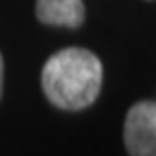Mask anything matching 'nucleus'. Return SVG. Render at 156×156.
Listing matches in <instances>:
<instances>
[{
	"mask_svg": "<svg viewBox=\"0 0 156 156\" xmlns=\"http://www.w3.org/2000/svg\"><path fill=\"white\" fill-rule=\"evenodd\" d=\"M124 145L128 156H156V102L141 100L128 108Z\"/></svg>",
	"mask_w": 156,
	"mask_h": 156,
	"instance_id": "nucleus-2",
	"label": "nucleus"
},
{
	"mask_svg": "<svg viewBox=\"0 0 156 156\" xmlns=\"http://www.w3.org/2000/svg\"><path fill=\"white\" fill-rule=\"evenodd\" d=\"M2 91H5V58L0 52V100H2Z\"/></svg>",
	"mask_w": 156,
	"mask_h": 156,
	"instance_id": "nucleus-4",
	"label": "nucleus"
},
{
	"mask_svg": "<svg viewBox=\"0 0 156 156\" xmlns=\"http://www.w3.org/2000/svg\"><path fill=\"white\" fill-rule=\"evenodd\" d=\"M35 15L44 26L80 28L85 24L83 0H37Z\"/></svg>",
	"mask_w": 156,
	"mask_h": 156,
	"instance_id": "nucleus-3",
	"label": "nucleus"
},
{
	"mask_svg": "<svg viewBox=\"0 0 156 156\" xmlns=\"http://www.w3.org/2000/svg\"><path fill=\"white\" fill-rule=\"evenodd\" d=\"M104 69L95 52L87 48H61L41 67V89L48 102L61 111L89 108L102 89Z\"/></svg>",
	"mask_w": 156,
	"mask_h": 156,
	"instance_id": "nucleus-1",
	"label": "nucleus"
}]
</instances>
